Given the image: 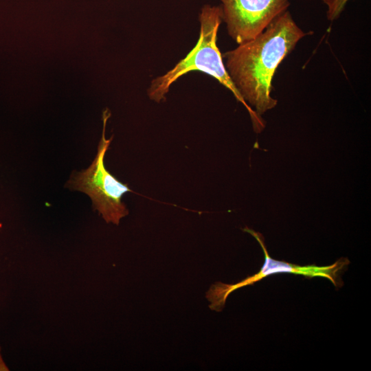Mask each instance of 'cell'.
<instances>
[{"mask_svg": "<svg viewBox=\"0 0 371 371\" xmlns=\"http://www.w3.org/2000/svg\"><path fill=\"white\" fill-rule=\"evenodd\" d=\"M306 34L286 10L254 38L222 55L240 95L258 115L277 104L271 95L273 76L282 61Z\"/></svg>", "mask_w": 371, "mask_h": 371, "instance_id": "1", "label": "cell"}, {"mask_svg": "<svg viewBox=\"0 0 371 371\" xmlns=\"http://www.w3.org/2000/svg\"><path fill=\"white\" fill-rule=\"evenodd\" d=\"M222 21L221 6L205 5L202 8L199 14V38L195 46L172 69L152 80L148 95L157 102L164 100L172 83L190 71H200L214 77L234 94L247 109L254 130L260 132L265 127V124L261 117L248 106L240 95L227 73L217 46V33Z\"/></svg>", "mask_w": 371, "mask_h": 371, "instance_id": "2", "label": "cell"}, {"mask_svg": "<svg viewBox=\"0 0 371 371\" xmlns=\"http://www.w3.org/2000/svg\"><path fill=\"white\" fill-rule=\"evenodd\" d=\"M111 113L108 109L103 112V131L98 144V153L90 166L80 172H75L68 181V187L86 193L91 198L93 206L106 223H120L128 214L122 196L132 192L126 184L119 181L105 168L104 155L113 139L105 137L106 122Z\"/></svg>", "mask_w": 371, "mask_h": 371, "instance_id": "3", "label": "cell"}, {"mask_svg": "<svg viewBox=\"0 0 371 371\" xmlns=\"http://www.w3.org/2000/svg\"><path fill=\"white\" fill-rule=\"evenodd\" d=\"M220 1L228 34L238 45L254 38L290 5L289 0Z\"/></svg>", "mask_w": 371, "mask_h": 371, "instance_id": "4", "label": "cell"}, {"mask_svg": "<svg viewBox=\"0 0 371 371\" xmlns=\"http://www.w3.org/2000/svg\"><path fill=\"white\" fill-rule=\"evenodd\" d=\"M243 230L254 236L260 244L265 254V263L261 268V270L258 273L254 276L248 277L235 284H225L221 282H216L214 286V293L218 299L226 300L228 295L234 290L248 284H252L267 276L276 273H294L303 274L304 276L309 277L317 276H324L330 278L335 284H336L335 281V275L333 272L331 273V271L339 269L341 265L337 267V265L335 264L332 266L325 267H318L315 266L302 267L287 262L273 260L267 254L261 235L247 227L245 228Z\"/></svg>", "mask_w": 371, "mask_h": 371, "instance_id": "5", "label": "cell"}, {"mask_svg": "<svg viewBox=\"0 0 371 371\" xmlns=\"http://www.w3.org/2000/svg\"><path fill=\"white\" fill-rule=\"evenodd\" d=\"M349 0H322L327 6V18L330 21L336 20Z\"/></svg>", "mask_w": 371, "mask_h": 371, "instance_id": "6", "label": "cell"}, {"mask_svg": "<svg viewBox=\"0 0 371 371\" xmlns=\"http://www.w3.org/2000/svg\"><path fill=\"white\" fill-rule=\"evenodd\" d=\"M9 370V368L8 366L5 364L3 356L1 354V348L0 347V371H8Z\"/></svg>", "mask_w": 371, "mask_h": 371, "instance_id": "7", "label": "cell"}]
</instances>
